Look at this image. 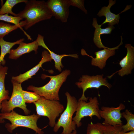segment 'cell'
I'll use <instances>...</instances> for the list:
<instances>
[{"label": "cell", "mask_w": 134, "mask_h": 134, "mask_svg": "<svg viewBox=\"0 0 134 134\" xmlns=\"http://www.w3.org/2000/svg\"><path fill=\"white\" fill-rule=\"evenodd\" d=\"M24 9L17 14L25 20L20 21L21 27L27 30L38 22L49 19L53 16L46 2L43 0H28Z\"/></svg>", "instance_id": "1"}, {"label": "cell", "mask_w": 134, "mask_h": 134, "mask_svg": "<svg viewBox=\"0 0 134 134\" xmlns=\"http://www.w3.org/2000/svg\"><path fill=\"white\" fill-rule=\"evenodd\" d=\"M70 73L69 70L66 69L60 74L55 76H50L42 74V78L44 79L46 78H49L50 80L49 82L44 86L41 87L29 86L27 89L33 91L40 96L43 97L46 99L59 101L60 100L59 95L60 89Z\"/></svg>", "instance_id": "2"}, {"label": "cell", "mask_w": 134, "mask_h": 134, "mask_svg": "<svg viewBox=\"0 0 134 134\" xmlns=\"http://www.w3.org/2000/svg\"><path fill=\"white\" fill-rule=\"evenodd\" d=\"M40 117L35 114L23 116L13 110L10 113H0V122L3 123L4 119L9 120L11 124L7 123L5 126L8 131L10 133H12L13 130L16 128L24 127L33 130L38 134H43L44 132L37 125V120Z\"/></svg>", "instance_id": "3"}, {"label": "cell", "mask_w": 134, "mask_h": 134, "mask_svg": "<svg viewBox=\"0 0 134 134\" xmlns=\"http://www.w3.org/2000/svg\"><path fill=\"white\" fill-rule=\"evenodd\" d=\"M65 94L67 99L66 107L56 123L53 131L56 132L62 127L63 130L61 134H70L76 129V124L72 119L73 114L76 112L78 101L68 92Z\"/></svg>", "instance_id": "4"}, {"label": "cell", "mask_w": 134, "mask_h": 134, "mask_svg": "<svg viewBox=\"0 0 134 134\" xmlns=\"http://www.w3.org/2000/svg\"><path fill=\"white\" fill-rule=\"evenodd\" d=\"M36 108L37 114L40 116L47 117L49 120V124L53 127L56 120L64 111V107L58 101L46 99L40 96L39 99L34 103Z\"/></svg>", "instance_id": "5"}, {"label": "cell", "mask_w": 134, "mask_h": 134, "mask_svg": "<svg viewBox=\"0 0 134 134\" xmlns=\"http://www.w3.org/2000/svg\"><path fill=\"white\" fill-rule=\"evenodd\" d=\"M89 100L88 102L82 100L78 101L75 115L72 119L77 127L81 126V121L84 117L89 116L92 119L93 116H95L99 119H101L99 114V103L97 98L91 97Z\"/></svg>", "instance_id": "6"}, {"label": "cell", "mask_w": 134, "mask_h": 134, "mask_svg": "<svg viewBox=\"0 0 134 134\" xmlns=\"http://www.w3.org/2000/svg\"><path fill=\"white\" fill-rule=\"evenodd\" d=\"M13 90L11 97L8 101L4 100L1 103L2 113H9L13 110L16 107L22 109L24 113L28 115L30 111L26 107V105L23 98L22 92L23 90L21 84L17 81L12 80Z\"/></svg>", "instance_id": "7"}, {"label": "cell", "mask_w": 134, "mask_h": 134, "mask_svg": "<svg viewBox=\"0 0 134 134\" xmlns=\"http://www.w3.org/2000/svg\"><path fill=\"white\" fill-rule=\"evenodd\" d=\"M103 74L97 75L95 76L87 75H82L79 79V81L75 83L77 87L82 90V95L78 100H82L87 102L89 97H86L84 93L89 88L98 89L101 86H104L110 89L112 87V85L107 82L106 78H103Z\"/></svg>", "instance_id": "8"}, {"label": "cell", "mask_w": 134, "mask_h": 134, "mask_svg": "<svg viewBox=\"0 0 134 134\" xmlns=\"http://www.w3.org/2000/svg\"><path fill=\"white\" fill-rule=\"evenodd\" d=\"M125 108V105L122 103L116 107L102 106L99 112L100 117L104 119L102 124L113 126L122 125L121 111Z\"/></svg>", "instance_id": "9"}, {"label": "cell", "mask_w": 134, "mask_h": 134, "mask_svg": "<svg viewBox=\"0 0 134 134\" xmlns=\"http://www.w3.org/2000/svg\"><path fill=\"white\" fill-rule=\"evenodd\" d=\"M46 3L53 16L62 22H67L70 6L68 0H49Z\"/></svg>", "instance_id": "10"}, {"label": "cell", "mask_w": 134, "mask_h": 134, "mask_svg": "<svg viewBox=\"0 0 134 134\" xmlns=\"http://www.w3.org/2000/svg\"><path fill=\"white\" fill-rule=\"evenodd\" d=\"M121 37V42L117 46L111 48H104L102 50L95 52L94 54L96 57L95 58L88 54L85 50L83 49L81 50V54L82 55H87L92 58L91 64L98 67L101 69H102L105 67L106 62L108 59L115 55V50L118 49L119 46L123 44L122 36Z\"/></svg>", "instance_id": "11"}, {"label": "cell", "mask_w": 134, "mask_h": 134, "mask_svg": "<svg viewBox=\"0 0 134 134\" xmlns=\"http://www.w3.org/2000/svg\"><path fill=\"white\" fill-rule=\"evenodd\" d=\"M125 47L127 49L126 56L119 62L121 68L111 75L107 76L110 78L116 73L121 77L131 74L134 67V48L130 44H125Z\"/></svg>", "instance_id": "12"}, {"label": "cell", "mask_w": 134, "mask_h": 134, "mask_svg": "<svg viewBox=\"0 0 134 134\" xmlns=\"http://www.w3.org/2000/svg\"><path fill=\"white\" fill-rule=\"evenodd\" d=\"M116 1V0H109L108 5L107 6L102 7L98 13L97 15L99 17L104 16L106 18L102 24L100 25V27L107 23L108 26H113L116 24H118L120 18V14L128 10L131 7V5H127L125 9L121 13L116 14L111 12L110 9L112 6L115 4Z\"/></svg>", "instance_id": "13"}, {"label": "cell", "mask_w": 134, "mask_h": 134, "mask_svg": "<svg viewBox=\"0 0 134 134\" xmlns=\"http://www.w3.org/2000/svg\"><path fill=\"white\" fill-rule=\"evenodd\" d=\"M42 57L41 60L36 66L24 73L20 74L17 76L12 77V79L21 84L24 81L31 78L32 76L35 75L42 67V65L44 63L50 61L52 60L47 51L44 50L42 52Z\"/></svg>", "instance_id": "14"}, {"label": "cell", "mask_w": 134, "mask_h": 134, "mask_svg": "<svg viewBox=\"0 0 134 134\" xmlns=\"http://www.w3.org/2000/svg\"><path fill=\"white\" fill-rule=\"evenodd\" d=\"M39 46H42L46 49L49 53L52 59L55 62V69L59 72L62 71L64 66L62 63V58L65 56H70L75 58H78V55L77 54H66L61 55L57 54L50 50L45 44L44 41V37L41 35L39 34L36 40Z\"/></svg>", "instance_id": "15"}, {"label": "cell", "mask_w": 134, "mask_h": 134, "mask_svg": "<svg viewBox=\"0 0 134 134\" xmlns=\"http://www.w3.org/2000/svg\"><path fill=\"white\" fill-rule=\"evenodd\" d=\"M18 47L15 49H11L9 53V58L11 59H16L23 54L34 51L37 53L38 45L36 40L32 42L26 43L22 42L20 43Z\"/></svg>", "instance_id": "16"}, {"label": "cell", "mask_w": 134, "mask_h": 134, "mask_svg": "<svg viewBox=\"0 0 134 134\" xmlns=\"http://www.w3.org/2000/svg\"><path fill=\"white\" fill-rule=\"evenodd\" d=\"M92 25L95 28L93 38L94 44L99 48H108L104 46L102 44L100 37V35L103 34H110L115 27L113 26H110L105 28H102L97 23V19L95 18L93 19Z\"/></svg>", "instance_id": "17"}, {"label": "cell", "mask_w": 134, "mask_h": 134, "mask_svg": "<svg viewBox=\"0 0 134 134\" xmlns=\"http://www.w3.org/2000/svg\"><path fill=\"white\" fill-rule=\"evenodd\" d=\"M8 67H3L0 65V109L2 108L1 103L4 100H9V92L8 90H6L5 86V79L7 74Z\"/></svg>", "instance_id": "18"}, {"label": "cell", "mask_w": 134, "mask_h": 134, "mask_svg": "<svg viewBox=\"0 0 134 134\" xmlns=\"http://www.w3.org/2000/svg\"><path fill=\"white\" fill-rule=\"evenodd\" d=\"M24 40V38H22L14 42H9L5 41L3 38H0V45L1 48L0 65L5 64L4 57L6 54L9 53L11 48L15 45L19 44L21 42H23Z\"/></svg>", "instance_id": "19"}, {"label": "cell", "mask_w": 134, "mask_h": 134, "mask_svg": "<svg viewBox=\"0 0 134 134\" xmlns=\"http://www.w3.org/2000/svg\"><path fill=\"white\" fill-rule=\"evenodd\" d=\"M27 0H7L0 9V15L7 13L10 14L13 16H17V14L12 11L13 7L17 4L24 2L26 3Z\"/></svg>", "instance_id": "20"}, {"label": "cell", "mask_w": 134, "mask_h": 134, "mask_svg": "<svg viewBox=\"0 0 134 134\" xmlns=\"http://www.w3.org/2000/svg\"><path fill=\"white\" fill-rule=\"evenodd\" d=\"M122 117L124 118L127 122L125 125L122 126V131L127 132L134 130V115L128 109L121 113Z\"/></svg>", "instance_id": "21"}, {"label": "cell", "mask_w": 134, "mask_h": 134, "mask_svg": "<svg viewBox=\"0 0 134 134\" xmlns=\"http://www.w3.org/2000/svg\"><path fill=\"white\" fill-rule=\"evenodd\" d=\"M22 19L18 16H14L8 15V13L0 15V20L4 21L8 23L14 24L18 26L19 28L21 29L24 32V34L26 36L28 40H31V36L27 34L20 24V21Z\"/></svg>", "instance_id": "22"}, {"label": "cell", "mask_w": 134, "mask_h": 134, "mask_svg": "<svg viewBox=\"0 0 134 134\" xmlns=\"http://www.w3.org/2000/svg\"><path fill=\"white\" fill-rule=\"evenodd\" d=\"M18 27L15 25L0 22V38H3L11 32L17 29Z\"/></svg>", "instance_id": "23"}, {"label": "cell", "mask_w": 134, "mask_h": 134, "mask_svg": "<svg viewBox=\"0 0 134 134\" xmlns=\"http://www.w3.org/2000/svg\"><path fill=\"white\" fill-rule=\"evenodd\" d=\"M122 126H113L101 123V128L103 134H119L122 130Z\"/></svg>", "instance_id": "24"}, {"label": "cell", "mask_w": 134, "mask_h": 134, "mask_svg": "<svg viewBox=\"0 0 134 134\" xmlns=\"http://www.w3.org/2000/svg\"><path fill=\"white\" fill-rule=\"evenodd\" d=\"M22 95L25 103H34L37 101L40 97L34 92H28L23 90L22 92Z\"/></svg>", "instance_id": "25"}, {"label": "cell", "mask_w": 134, "mask_h": 134, "mask_svg": "<svg viewBox=\"0 0 134 134\" xmlns=\"http://www.w3.org/2000/svg\"><path fill=\"white\" fill-rule=\"evenodd\" d=\"M101 124L100 123L94 124L91 122L87 125L86 134H103L101 128Z\"/></svg>", "instance_id": "26"}, {"label": "cell", "mask_w": 134, "mask_h": 134, "mask_svg": "<svg viewBox=\"0 0 134 134\" xmlns=\"http://www.w3.org/2000/svg\"><path fill=\"white\" fill-rule=\"evenodd\" d=\"M70 6L76 7L81 10L85 14H87V11L84 6V0H68Z\"/></svg>", "instance_id": "27"}, {"label": "cell", "mask_w": 134, "mask_h": 134, "mask_svg": "<svg viewBox=\"0 0 134 134\" xmlns=\"http://www.w3.org/2000/svg\"><path fill=\"white\" fill-rule=\"evenodd\" d=\"M119 134H134V130L127 132H124L122 130Z\"/></svg>", "instance_id": "28"}, {"label": "cell", "mask_w": 134, "mask_h": 134, "mask_svg": "<svg viewBox=\"0 0 134 134\" xmlns=\"http://www.w3.org/2000/svg\"><path fill=\"white\" fill-rule=\"evenodd\" d=\"M77 131L76 129L73 131L70 134H77Z\"/></svg>", "instance_id": "29"}]
</instances>
